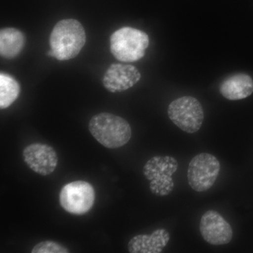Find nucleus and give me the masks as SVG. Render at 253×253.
<instances>
[{
	"mask_svg": "<svg viewBox=\"0 0 253 253\" xmlns=\"http://www.w3.org/2000/svg\"><path fill=\"white\" fill-rule=\"evenodd\" d=\"M86 42V33L83 25L73 18L56 23L49 37L51 49L48 54L59 61L76 57Z\"/></svg>",
	"mask_w": 253,
	"mask_h": 253,
	"instance_id": "nucleus-1",
	"label": "nucleus"
},
{
	"mask_svg": "<svg viewBox=\"0 0 253 253\" xmlns=\"http://www.w3.org/2000/svg\"><path fill=\"white\" fill-rule=\"evenodd\" d=\"M91 135L108 149H118L127 144L131 137V129L124 118L101 113L93 116L89 123Z\"/></svg>",
	"mask_w": 253,
	"mask_h": 253,
	"instance_id": "nucleus-2",
	"label": "nucleus"
},
{
	"mask_svg": "<svg viewBox=\"0 0 253 253\" xmlns=\"http://www.w3.org/2000/svg\"><path fill=\"white\" fill-rule=\"evenodd\" d=\"M149 45L148 35L131 27L120 28L110 38L111 52L122 62H134L142 59Z\"/></svg>",
	"mask_w": 253,
	"mask_h": 253,
	"instance_id": "nucleus-3",
	"label": "nucleus"
},
{
	"mask_svg": "<svg viewBox=\"0 0 253 253\" xmlns=\"http://www.w3.org/2000/svg\"><path fill=\"white\" fill-rule=\"evenodd\" d=\"M168 114L174 125L189 134L199 131L204 121L202 106L192 96H182L173 101L168 106Z\"/></svg>",
	"mask_w": 253,
	"mask_h": 253,
	"instance_id": "nucleus-4",
	"label": "nucleus"
},
{
	"mask_svg": "<svg viewBox=\"0 0 253 253\" xmlns=\"http://www.w3.org/2000/svg\"><path fill=\"white\" fill-rule=\"evenodd\" d=\"M219 171L220 163L215 156L206 153L196 155L188 168L189 185L197 192L208 191L214 185Z\"/></svg>",
	"mask_w": 253,
	"mask_h": 253,
	"instance_id": "nucleus-5",
	"label": "nucleus"
},
{
	"mask_svg": "<svg viewBox=\"0 0 253 253\" xmlns=\"http://www.w3.org/2000/svg\"><path fill=\"white\" fill-rule=\"evenodd\" d=\"M94 188L84 181L68 183L63 186L59 194L61 207L66 212L77 215L89 212L94 204Z\"/></svg>",
	"mask_w": 253,
	"mask_h": 253,
	"instance_id": "nucleus-6",
	"label": "nucleus"
},
{
	"mask_svg": "<svg viewBox=\"0 0 253 253\" xmlns=\"http://www.w3.org/2000/svg\"><path fill=\"white\" fill-rule=\"evenodd\" d=\"M200 231L205 241L213 246L229 244L233 238L230 224L214 211L204 213L200 221Z\"/></svg>",
	"mask_w": 253,
	"mask_h": 253,
	"instance_id": "nucleus-7",
	"label": "nucleus"
},
{
	"mask_svg": "<svg viewBox=\"0 0 253 253\" xmlns=\"http://www.w3.org/2000/svg\"><path fill=\"white\" fill-rule=\"evenodd\" d=\"M23 158L28 167L35 172L47 176L54 172L58 164V156L51 146L36 143L23 150Z\"/></svg>",
	"mask_w": 253,
	"mask_h": 253,
	"instance_id": "nucleus-8",
	"label": "nucleus"
},
{
	"mask_svg": "<svg viewBox=\"0 0 253 253\" xmlns=\"http://www.w3.org/2000/svg\"><path fill=\"white\" fill-rule=\"evenodd\" d=\"M141 79V73L135 66L113 63L103 78L104 87L111 92H121L132 87Z\"/></svg>",
	"mask_w": 253,
	"mask_h": 253,
	"instance_id": "nucleus-9",
	"label": "nucleus"
},
{
	"mask_svg": "<svg viewBox=\"0 0 253 253\" xmlns=\"http://www.w3.org/2000/svg\"><path fill=\"white\" fill-rule=\"evenodd\" d=\"M219 91L226 99L236 101L249 97L253 93V80L244 73H239L222 82Z\"/></svg>",
	"mask_w": 253,
	"mask_h": 253,
	"instance_id": "nucleus-10",
	"label": "nucleus"
},
{
	"mask_svg": "<svg viewBox=\"0 0 253 253\" xmlns=\"http://www.w3.org/2000/svg\"><path fill=\"white\" fill-rule=\"evenodd\" d=\"M169 236L165 229H158L151 235L134 236L128 244V251L131 253H158L169 241Z\"/></svg>",
	"mask_w": 253,
	"mask_h": 253,
	"instance_id": "nucleus-11",
	"label": "nucleus"
},
{
	"mask_svg": "<svg viewBox=\"0 0 253 253\" xmlns=\"http://www.w3.org/2000/svg\"><path fill=\"white\" fill-rule=\"evenodd\" d=\"M26 44V38L22 32L16 28H6L0 31V54L5 59L16 58Z\"/></svg>",
	"mask_w": 253,
	"mask_h": 253,
	"instance_id": "nucleus-12",
	"label": "nucleus"
},
{
	"mask_svg": "<svg viewBox=\"0 0 253 253\" xmlns=\"http://www.w3.org/2000/svg\"><path fill=\"white\" fill-rule=\"evenodd\" d=\"M21 91L19 83L6 73L0 74V108L9 107L18 99Z\"/></svg>",
	"mask_w": 253,
	"mask_h": 253,
	"instance_id": "nucleus-13",
	"label": "nucleus"
},
{
	"mask_svg": "<svg viewBox=\"0 0 253 253\" xmlns=\"http://www.w3.org/2000/svg\"><path fill=\"white\" fill-rule=\"evenodd\" d=\"M68 249L58 243L46 241L39 243L33 249L32 253H68Z\"/></svg>",
	"mask_w": 253,
	"mask_h": 253,
	"instance_id": "nucleus-14",
	"label": "nucleus"
}]
</instances>
